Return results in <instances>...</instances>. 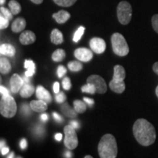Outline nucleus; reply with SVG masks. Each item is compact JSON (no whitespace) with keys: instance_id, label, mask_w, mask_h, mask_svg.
<instances>
[{"instance_id":"f257e3e1","label":"nucleus","mask_w":158,"mask_h":158,"mask_svg":"<svg viewBox=\"0 0 158 158\" xmlns=\"http://www.w3.org/2000/svg\"><path fill=\"white\" fill-rule=\"evenodd\" d=\"M133 133L136 141L144 147L153 144L157 137L154 126L145 118L136 120L133 124Z\"/></svg>"},{"instance_id":"f03ea898","label":"nucleus","mask_w":158,"mask_h":158,"mask_svg":"<svg viewBox=\"0 0 158 158\" xmlns=\"http://www.w3.org/2000/svg\"><path fill=\"white\" fill-rule=\"evenodd\" d=\"M98 153L100 158H116L118 153L116 138L111 134H106L98 144Z\"/></svg>"},{"instance_id":"7ed1b4c3","label":"nucleus","mask_w":158,"mask_h":158,"mask_svg":"<svg viewBox=\"0 0 158 158\" xmlns=\"http://www.w3.org/2000/svg\"><path fill=\"white\" fill-rule=\"evenodd\" d=\"M17 112V106L14 98L10 94L2 95L0 102V113L6 118H12Z\"/></svg>"},{"instance_id":"20e7f679","label":"nucleus","mask_w":158,"mask_h":158,"mask_svg":"<svg viewBox=\"0 0 158 158\" xmlns=\"http://www.w3.org/2000/svg\"><path fill=\"white\" fill-rule=\"evenodd\" d=\"M111 45L114 53L117 56H125L129 53L130 49L127 41L120 33H114L111 36Z\"/></svg>"},{"instance_id":"39448f33","label":"nucleus","mask_w":158,"mask_h":158,"mask_svg":"<svg viewBox=\"0 0 158 158\" xmlns=\"http://www.w3.org/2000/svg\"><path fill=\"white\" fill-rule=\"evenodd\" d=\"M118 21L123 25H127L130 22L133 15V10L128 2H120L116 9Z\"/></svg>"},{"instance_id":"423d86ee","label":"nucleus","mask_w":158,"mask_h":158,"mask_svg":"<svg viewBox=\"0 0 158 158\" xmlns=\"http://www.w3.org/2000/svg\"><path fill=\"white\" fill-rule=\"evenodd\" d=\"M64 143L65 147L68 149H75L78 147V140L77 137L76 130L70 124L65 126L64 127Z\"/></svg>"},{"instance_id":"0eeeda50","label":"nucleus","mask_w":158,"mask_h":158,"mask_svg":"<svg viewBox=\"0 0 158 158\" xmlns=\"http://www.w3.org/2000/svg\"><path fill=\"white\" fill-rule=\"evenodd\" d=\"M87 84L94 85L96 89V92L99 94H104L107 91V85L101 76L98 75H92L86 80Z\"/></svg>"},{"instance_id":"6e6552de","label":"nucleus","mask_w":158,"mask_h":158,"mask_svg":"<svg viewBox=\"0 0 158 158\" xmlns=\"http://www.w3.org/2000/svg\"><path fill=\"white\" fill-rule=\"evenodd\" d=\"M90 48L98 54H102L106 48V43L103 39L100 37H93L89 42Z\"/></svg>"},{"instance_id":"1a4fd4ad","label":"nucleus","mask_w":158,"mask_h":158,"mask_svg":"<svg viewBox=\"0 0 158 158\" xmlns=\"http://www.w3.org/2000/svg\"><path fill=\"white\" fill-rule=\"evenodd\" d=\"M74 56L79 61L88 62L92 60L93 54L92 51L86 48H78L75 50Z\"/></svg>"},{"instance_id":"9d476101","label":"nucleus","mask_w":158,"mask_h":158,"mask_svg":"<svg viewBox=\"0 0 158 158\" xmlns=\"http://www.w3.org/2000/svg\"><path fill=\"white\" fill-rule=\"evenodd\" d=\"M23 84H24V81L19 75L14 74L12 76L10 80V90L13 93H18L21 89Z\"/></svg>"},{"instance_id":"9b49d317","label":"nucleus","mask_w":158,"mask_h":158,"mask_svg":"<svg viewBox=\"0 0 158 158\" xmlns=\"http://www.w3.org/2000/svg\"><path fill=\"white\" fill-rule=\"evenodd\" d=\"M19 40L22 45H27L32 44L36 40V35L30 30L24 31L20 35Z\"/></svg>"},{"instance_id":"f8f14e48","label":"nucleus","mask_w":158,"mask_h":158,"mask_svg":"<svg viewBox=\"0 0 158 158\" xmlns=\"http://www.w3.org/2000/svg\"><path fill=\"white\" fill-rule=\"evenodd\" d=\"M36 96L38 100H43L47 103H50L51 102V95L49 92L42 86H38L36 89Z\"/></svg>"},{"instance_id":"ddd939ff","label":"nucleus","mask_w":158,"mask_h":158,"mask_svg":"<svg viewBox=\"0 0 158 158\" xmlns=\"http://www.w3.org/2000/svg\"><path fill=\"white\" fill-rule=\"evenodd\" d=\"M29 106H30L31 110L35 112H38V113H43L48 108L47 102L40 100H32L29 104Z\"/></svg>"},{"instance_id":"4468645a","label":"nucleus","mask_w":158,"mask_h":158,"mask_svg":"<svg viewBox=\"0 0 158 158\" xmlns=\"http://www.w3.org/2000/svg\"><path fill=\"white\" fill-rule=\"evenodd\" d=\"M26 26H27L26 20L22 17H19L15 19V21L12 23L11 29L13 32L19 33L26 28Z\"/></svg>"},{"instance_id":"2eb2a0df","label":"nucleus","mask_w":158,"mask_h":158,"mask_svg":"<svg viewBox=\"0 0 158 158\" xmlns=\"http://www.w3.org/2000/svg\"><path fill=\"white\" fill-rule=\"evenodd\" d=\"M54 19L58 23H64L68 21L70 18V14L66 10H59L56 13H54L52 15Z\"/></svg>"},{"instance_id":"dca6fc26","label":"nucleus","mask_w":158,"mask_h":158,"mask_svg":"<svg viewBox=\"0 0 158 158\" xmlns=\"http://www.w3.org/2000/svg\"><path fill=\"white\" fill-rule=\"evenodd\" d=\"M126 77V73L124 67L122 65H116L114 68L113 79L118 81H122Z\"/></svg>"},{"instance_id":"f3484780","label":"nucleus","mask_w":158,"mask_h":158,"mask_svg":"<svg viewBox=\"0 0 158 158\" xmlns=\"http://www.w3.org/2000/svg\"><path fill=\"white\" fill-rule=\"evenodd\" d=\"M109 87L113 92L117 94H121L125 89V84L124 81H118L112 79L109 83Z\"/></svg>"},{"instance_id":"a211bd4d","label":"nucleus","mask_w":158,"mask_h":158,"mask_svg":"<svg viewBox=\"0 0 158 158\" xmlns=\"http://www.w3.org/2000/svg\"><path fill=\"white\" fill-rule=\"evenodd\" d=\"M0 53L3 56L13 57L15 54V48L13 45L8 43H4L0 46Z\"/></svg>"},{"instance_id":"6ab92c4d","label":"nucleus","mask_w":158,"mask_h":158,"mask_svg":"<svg viewBox=\"0 0 158 158\" xmlns=\"http://www.w3.org/2000/svg\"><path fill=\"white\" fill-rule=\"evenodd\" d=\"M51 41L55 45L62 44L64 41L63 35L58 29H54L51 33Z\"/></svg>"},{"instance_id":"aec40b11","label":"nucleus","mask_w":158,"mask_h":158,"mask_svg":"<svg viewBox=\"0 0 158 158\" xmlns=\"http://www.w3.org/2000/svg\"><path fill=\"white\" fill-rule=\"evenodd\" d=\"M34 92V86H31L29 84H24L23 85L21 89L20 90V95L23 98H27L32 95Z\"/></svg>"},{"instance_id":"412c9836","label":"nucleus","mask_w":158,"mask_h":158,"mask_svg":"<svg viewBox=\"0 0 158 158\" xmlns=\"http://www.w3.org/2000/svg\"><path fill=\"white\" fill-rule=\"evenodd\" d=\"M61 110L65 116L69 118H74L77 117V112L74 108H72L68 103H63L61 106Z\"/></svg>"},{"instance_id":"4be33fe9","label":"nucleus","mask_w":158,"mask_h":158,"mask_svg":"<svg viewBox=\"0 0 158 158\" xmlns=\"http://www.w3.org/2000/svg\"><path fill=\"white\" fill-rule=\"evenodd\" d=\"M11 70V64L6 57H1L0 59V71L2 74H7Z\"/></svg>"},{"instance_id":"5701e85b","label":"nucleus","mask_w":158,"mask_h":158,"mask_svg":"<svg viewBox=\"0 0 158 158\" xmlns=\"http://www.w3.org/2000/svg\"><path fill=\"white\" fill-rule=\"evenodd\" d=\"M24 68L27 69L25 72V76L27 77H31L35 74V64L33 61L31 60H25Z\"/></svg>"},{"instance_id":"b1692460","label":"nucleus","mask_w":158,"mask_h":158,"mask_svg":"<svg viewBox=\"0 0 158 158\" xmlns=\"http://www.w3.org/2000/svg\"><path fill=\"white\" fill-rule=\"evenodd\" d=\"M66 56V53L63 49L59 48L54 51L52 54L51 58H52L53 61L56 62H59L63 61Z\"/></svg>"},{"instance_id":"393cba45","label":"nucleus","mask_w":158,"mask_h":158,"mask_svg":"<svg viewBox=\"0 0 158 158\" xmlns=\"http://www.w3.org/2000/svg\"><path fill=\"white\" fill-rule=\"evenodd\" d=\"M8 6L10 10L13 13V15L19 14L20 12L21 11V6L20 4L15 0H10L8 3Z\"/></svg>"},{"instance_id":"a878e982","label":"nucleus","mask_w":158,"mask_h":158,"mask_svg":"<svg viewBox=\"0 0 158 158\" xmlns=\"http://www.w3.org/2000/svg\"><path fill=\"white\" fill-rule=\"evenodd\" d=\"M73 108L78 114H82L86 111V106L83 101L81 100H75L73 102Z\"/></svg>"},{"instance_id":"bb28decb","label":"nucleus","mask_w":158,"mask_h":158,"mask_svg":"<svg viewBox=\"0 0 158 158\" xmlns=\"http://www.w3.org/2000/svg\"><path fill=\"white\" fill-rule=\"evenodd\" d=\"M68 67L69 70L73 71V72H78V71L81 70L83 68V65L81 62L78 61H72L68 63Z\"/></svg>"},{"instance_id":"cd10ccee","label":"nucleus","mask_w":158,"mask_h":158,"mask_svg":"<svg viewBox=\"0 0 158 158\" xmlns=\"http://www.w3.org/2000/svg\"><path fill=\"white\" fill-rule=\"evenodd\" d=\"M57 5L62 7H70L76 2L77 0H53Z\"/></svg>"},{"instance_id":"c85d7f7f","label":"nucleus","mask_w":158,"mask_h":158,"mask_svg":"<svg viewBox=\"0 0 158 158\" xmlns=\"http://www.w3.org/2000/svg\"><path fill=\"white\" fill-rule=\"evenodd\" d=\"M82 92H86V93H89L92 94H94L96 93V89L94 86V85L91 84H87L81 87Z\"/></svg>"},{"instance_id":"c756f323","label":"nucleus","mask_w":158,"mask_h":158,"mask_svg":"<svg viewBox=\"0 0 158 158\" xmlns=\"http://www.w3.org/2000/svg\"><path fill=\"white\" fill-rule=\"evenodd\" d=\"M84 31H85V28L84 27H80L78 29H77L76 31L74 34L73 39L75 43L78 42V41L80 40L81 38V37L83 36V35H84Z\"/></svg>"},{"instance_id":"7c9ffc66","label":"nucleus","mask_w":158,"mask_h":158,"mask_svg":"<svg viewBox=\"0 0 158 158\" xmlns=\"http://www.w3.org/2000/svg\"><path fill=\"white\" fill-rule=\"evenodd\" d=\"M0 11H1V15H2L4 17H5L6 19H8L9 21H11V20L13 19V14L8 9L5 8V7H2H2H0Z\"/></svg>"},{"instance_id":"2f4dec72","label":"nucleus","mask_w":158,"mask_h":158,"mask_svg":"<svg viewBox=\"0 0 158 158\" xmlns=\"http://www.w3.org/2000/svg\"><path fill=\"white\" fill-rule=\"evenodd\" d=\"M10 21L5 17H4L2 15H0V29H6L9 26Z\"/></svg>"},{"instance_id":"473e14b6","label":"nucleus","mask_w":158,"mask_h":158,"mask_svg":"<svg viewBox=\"0 0 158 158\" xmlns=\"http://www.w3.org/2000/svg\"><path fill=\"white\" fill-rule=\"evenodd\" d=\"M62 86L65 90H70L72 84H71L70 79L68 77H65L62 80Z\"/></svg>"},{"instance_id":"72a5a7b5","label":"nucleus","mask_w":158,"mask_h":158,"mask_svg":"<svg viewBox=\"0 0 158 158\" xmlns=\"http://www.w3.org/2000/svg\"><path fill=\"white\" fill-rule=\"evenodd\" d=\"M152 24L154 30L158 34V14L153 15V17L152 18Z\"/></svg>"},{"instance_id":"f704fd0d","label":"nucleus","mask_w":158,"mask_h":158,"mask_svg":"<svg viewBox=\"0 0 158 158\" xmlns=\"http://www.w3.org/2000/svg\"><path fill=\"white\" fill-rule=\"evenodd\" d=\"M66 73H67L66 68H65L63 65H59L58 68H57V76H58L59 78H62V77L66 74Z\"/></svg>"},{"instance_id":"c9c22d12","label":"nucleus","mask_w":158,"mask_h":158,"mask_svg":"<svg viewBox=\"0 0 158 158\" xmlns=\"http://www.w3.org/2000/svg\"><path fill=\"white\" fill-rule=\"evenodd\" d=\"M55 98H56V102H58V103H62V102H64L65 101V100H66V95H65L64 92H60V93L56 94Z\"/></svg>"},{"instance_id":"e433bc0d","label":"nucleus","mask_w":158,"mask_h":158,"mask_svg":"<svg viewBox=\"0 0 158 158\" xmlns=\"http://www.w3.org/2000/svg\"><path fill=\"white\" fill-rule=\"evenodd\" d=\"M21 112L25 115H28L30 114V109L27 104H23L22 108H21Z\"/></svg>"},{"instance_id":"4c0bfd02","label":"nucleus","mask_w":158,"mask_h":158,"mask_svg":"<svg viewBox=\"0 0 158 158\" xmlns=\"http://www.w3.org/2000/svg\"><path fill=\"white\" fill-rule=\"evenodd\" d=\"M35 132L37 135H43V133H44V129H43V127H42V126L38 125L35 128Z\"/></svg>"},{"instance_id":"58836bf2","label":"nucleus","mask_w":158,"mask_h":158,"mask_svg":"<svg viewBox=\"0 0 158 158\" xmlns=\"http://www.w3.org/2000/svg\"><path fill=\"white\" fill-rule=\"evenodd\" d=\"M53 116H54V118H55V120H56V122H61L63 121L62 116L59 115V114H57L56 112H54V113H53Z\"/></svg>"},{"instance_id":"ea45409f","label":"nucleus","mask_w":158,"mask_h":158,"mask_svg":"<svg viewBox=\"0 0 158 158\" xmlns=\"http://www.w3.org/2000/svg\"><path fill=\"white\" fill-rule=\"evenodd\" d=\"M20 147L22 149H25L27 147V139H25V138H23V139H21V142H20Z\"/></svg>"},{"instance_id":"a19ab883","label":"nucleus","mask_w":158,"mask_h":158,"mask_svg":"<svg viewBox=\"0 0 158 158\" xmlns=\"http://www.w3.org/2000/svg\"><path fill=\"white\" fill-rule=\"evenodd\" d=\"M0 92H1L2 95H7V94H10L8 90L3 86H1V87H0Z\"/></svg>"},{"instance_id":"79ce46f5","label":"nucleus","mask_w":158,"mask_h":158,"mask_svg":"<svg viewBox=\"0 0 158 158\" xmlns=\"http://www.w3.org/2000/svg\"><path fill=\"white\" fill-rule=\"evenodd\" d=\"M84 100L85 101V102H86L88 105H89L90 106H92V105L94 103V101L93 99L88 98H84Z\"/></svg>"},{"instance_id":"37998d69","label":"nucleus","mask_w":158,"mask_h":158,"mask_svg":"<svg viewBox=\"0 0 158 158\" xmlns=\"http://www.w3.org/2000/svg\"><path fill=\"white\" fill-rule=\"evenodd\" d=\"M70 124V125L74 128V129H78V128H79V127H80L78 122L77 121H75V120H73V121H71Z\"/></svg>"},{"instance_id":"c03bdc74","label":"nucleus","mask_w":158,"mask_h":158,"mask_svg":"<svg viewBox=\"0 0 158 158\" xmlns=\"http://www.w3.org/2000/svg\"><path fill=\"white\" fill-rule=\"evenodd\" d=\"M54 92L55 94L59 93V84L58 82H55L54 84Z\"/></svg>"},{"instance_id":"a18cd8bd","label":"nucleus","mask_w":158,"mask_h":158,"mask_svg":"<svg viewBox=\"0 0 158 158\" xmlns=\"http://www.w3.org/2000/svg\"><path fill=\"white\" fill-rule=\"evenodd\" d=\"M9 151H10V149L7 147H4L2 148H1V153L2 155H7V154L9 152Z\"/></svg>"},{"instance_id":"49530a36","label":"nucleus","mask_w":158,"mask_h":158,"mask_svg":"<svg viewBox=\"0 0 158 158\" xmlns=\"http://www.w3.org/2000/svg\"><path fill=\"white\" fill-rule=\"evenodd\" d=\"M152 68H153V71H154V72H155V73L157 74V76H158V62H155V64H153Z\"/></svg>"},{"instance_id":"de8ad7c7","label":"nucleus","mask_w":158,"mask_h":158,"mask_svg":"<svg viewBox=\"0 0 158 158\" xmlns=\"http://www.w3.org/2000/svg\"><path fill=\"white\" fill-rule=\"evenodd\" d=\"M62 137H63V135L61 133H56V135H55V139L58 141H62Z\"/></svg>"},{"instance_id":"09e8293b","label":"nucleus","mask_w":158,"mask_h":158,"mask_svg":"<svg viewBox=\"0 0 158 158\" xmlns=\"http://www.w3.org/2000/svg\"><path fill=\"white\" fill-rule=\"evenodd\" d=\"M40 118H41V119H42V121L45 122L48 120V115H47L46 114H43L42 115L40 116Z\"/></svg>"},{"instance_id":"8fccbe9b","label":"nucleus","mask_w":158,"mask_h":158,"mask_svg":"<svg viewBox=\"0 0 158 158\" xmlns=\"http://www.w3.org/2000/svg\"><path fill=\"white\" fill-rule=\"evenodd\" d=\"M31 2L36 4V5H40L43 2V0H30Z\"/></svg>"},{"instance_id":"3c124183","label":"nucleus","mask_w":158,"mask_h":158,"mask_svg":"<svg viewBox=\"0 0 158 158\" xmlns=\"http://www.w3.org/2000/svg\"><path fill=\"white\" fill-rule=\"evenodd\" d=\"M23 81H24V84H29V81H29V77H27L26 76L23 77Z\"/></svg>"},{"instance_id":"603ef678","label":"nucleus","mask_w":158,"mask_h":158,"mask_svg":"<svg viewBox=\"0 0 158 158\" xmlns=\"http://www.w3.org/2000/svg\"><path fill=\"white\" fill-rule=\"evenodd\" d=\"M72 156L73 155L70 152H65V157L67 158H72Z\"/></svg>"},{"instance_id":"864d4df0","label":"nucleus","mask_w":158,"mask_h":158,"mask_svg":"<svg viewBox=\"0 0 158 158\" xmlns=\"http://www.w3.org/2000/svg\"><path fill=\"white\" fill-rule=\"evenodd\" d=\"M7 158H14V152H11L10 154Z\"/></svg>"},{"instance_id":"5fc2aeb1","label":"nucleus","mask_w":158,"mask_h":158,"mask_svg":"<svg viewBox=\"0 0 158 158\" xmlns=\"http://www.w3.org/2000/svg\"><path fill=\"white\" fill-rule=\"evenodd\" d=\"M5 3V0H0V5H3Z\"/></svg>"},{"instance_id":"6e6d98bb","label":"nucleus","mask_w":158,"mask_h":158,"mask_svg":"<svg viewBox=\"0 0 158 158\" xmlns=\"http://www.w3.org/2000/svg\"><path fill=\"white\" fill-rule=\"evenodd\" d=\"M155 93H156V95L158 98V86L156 87V89H155Z\"/></svg>"},{"instance_id":"4d7b16f0","label":"nucleus","mask_w":158,"mask_h":158,"mask_svg":"<svg viewBox=\"0 0 158 158\" xmlns=\"http://www.w3.org/2000/svg\"><path fill=\"white\" fill-rule=\"evenodd\" d=\"M84 158H93V157H92V156H90V155H86Z\"/></svg>"},{"instance_id":"13d9d810","label":"nucleus","mask_w":158,"mask_h":158,"mask_svg":"<svg viewBox=\"0 0 158 158\" xmlns=\"http://www.w3.org/2000/svg\"><path fill=\"white\" fill-rule=\"evenodd\" d=\"M17 158H21V157H17Z\"/></svg>"}]
</instances>
